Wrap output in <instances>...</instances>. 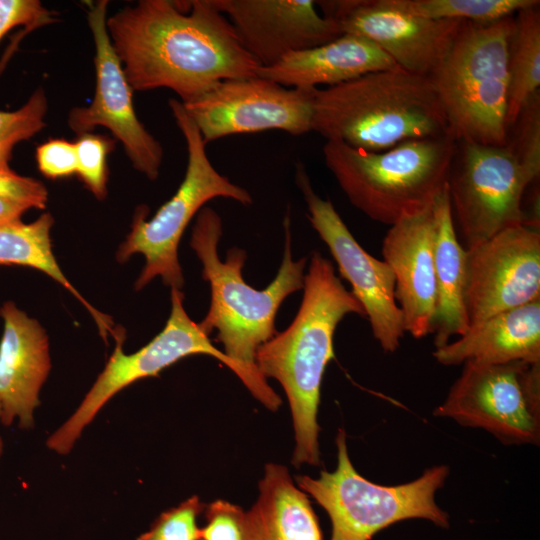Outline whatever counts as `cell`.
<instances>
[{"mask_svg":"<svg viewBox=\"0 0 540 540\" xmlns=\"http://www.w3.org/2000/svg\"><path fill=\"white\" fill-rule=\"evenodd\" d=\"M106 27L133 91L168 88L187 103L260 67L213 0H140Z\"/></svg>","mask_w":540,"mask_h":540,"instance_id":"6da1fadb","label":"cell"},{"mask_svg":"<svg viewBox=\"0 0 540 540\" xmlns=\"http://www.w3.org/2000/svg\"><path fill=\"white\" fill-rule=\"evenodd\" d=\"M365 312L336 275L333 264L314 252L305 274L303 298L292 323L256 351L255 363L264 378L277 380L291 409L295 448L292 463L320 464L317 421L321 383L334 358L333 339L348 314Z\"/></svg>","mask_w":540,"mask_h":540,"instance_id":"7a4b0ae2","label":"cell"},{"mask_svg":"<svg viewBox=\"0 0 540 540\" xmlns=\"http://www.w3.org/2000/svg\"><path fill=\"white\" fill-rule=\"evenodd\" d=\"M312 131L326 141L369 152L411 139L452 135L430 77L400 67L317 88Z\"/></svg>","mask_w":540,"mask_h":540,"instance_id":"3957f363","label":"cell"},{"mask_svg":"<svg viewBox=\"0 0 540 540\" xmlns=\"http://www.w3.org/2000/svg\"><path fill=\"white\" fill-rule=\"evenodd\" d=\"M283 227L282 263L263 290L243 279L242 268L247 258L243 249L231 248L224 261L219 258L217 249L223 229L221 217L214 209L204 206L192 227L190 246L200 259L202 277L211 288L210 307L199 326L208 336L217 330L216 340L222 343L224 354L254 375H261L255 363L256 351L277 333L275 318L282 302L304 286L307 261L292 258L289 211Z\"/></svg>","mask_w":540,"mask_h":540,"instance_id":"277c9868","label":"cell"},{"mask_svg":"<svg viewBox=\"0 0 540 540\" xmlns=\"http://www.w3.org/2000/svg\"><path fill=\"white\" fill-rule=\"evenodd\" d=\"M456 143L449 134L369 152L326 141L323 157L351 204L373 221L391 226L429 205L445 186Z\"/></svg>","mask_w":540,"mask_h":540,"instance_id":"5b68a950","label":"cell"},{"mask_svg":"<svg viewBox=\"0 0 540 540\" xmlns=\"http://www.w3.org/2000/svg\"><path fill=\"white\" fill-rule=\"evenodd\" d=\"M514 15L486 24L463 21L448 54L429 76L456 141L506 144Z\"/></svg>","mask_w":540,"mask_h":540,"instance_id":"8992f818","label":"cell"},{"mask_svg":"<svg viewBox=\"0 0 540 540\" xmlns=\"http://www.w3.org/2000/svg\"><path fill=\"white\" fill-rule=\"evenodd\" d=\"M169 107L187 147V167L176 193L147 220L148 208L140 205L133 216L131 230L119 246L116 259L128 261L134 254H142L145 265L135 282L141 290L155 277L164 285L181 290L184 285L178 259V246L190 221L204 205L214 198H228L250 205L251 194L231 182L212 165L199 130L187 114L182 102L169 100Z\"/></svg>","mask_w":540,"mask_h":540,"instance_id":"52a82bcc","label":"cell"},{"mask_svg":"<svg viewBox=\"0 0 540 540\" xmlns=\"http://www.w3.org/2000/svg\"><path fill=\"white\" fill-rule=\"evenodd\" d=\"M183 301V292L171 289V312L164 328L132 354L123 351L124 332L122 328L116 329L113 353L76 411L48 438L49 449L68 454L84 428L120 390L139 379L157 376L163 369L195 354L209 355L226 365L267 409L276 411L280 407L282 400L266 378L248 372L217 349L199 323L188 316Z\"/></svg>","mask_w":540,"mask_h":540,"instance_id":"ba28073f","label":"cell"},{"mask_svg":"<svg viewBox=\"0 0 540 540\" xmlns=\"http://www.w3.org/2000/svg\"><path fill=\"white\" fill-rule=\"evenodd\" d=\"M337 467L323 470L318 478L298 476V487L329 515L330 540H370L391 524L407 519H426L449 527V515L435 501V494L449 475L446 465L425 470L417 479L395 486L375 484L356 469L348 455L346 433L336 437Z\"/></svg>","mask_w":540,"mask_h":540,"instance_id":"9c48e42d","label":"cell"},{"mask_svg":"<svg viewBox=\"0 0 540 540\" xmlns=\"http://www.w3.org/2000/svg\"><path fill=\"white\" fill-rule=\"evenodd\" d=\"M538 177L506 144L457 141L447 186L466 249L507 228L527 225L522 199Z\"/></svg>","mask_w":540,"mask_h":540,"instance_id":"30bf717a","label":"cell"},{"mask_svg":"<svg viewBox=\"0 0 540 540\" xmlns=\"http://www.w3.org/2000/svg\"><path fill=\"white\" fill-rule=\"evenodd\" d=\"M434 415L482 428L505 444H539L540 362L465 363Z\"/></svg>","mask_w":540,"mask_h":540,"instance_id":"8fae6325","label":"cell"},{"mask_svg":"<svg viewBox=\"0 0 540 540\" xmlns=\"http://www.w3.org/2000/svg\"><path fill=\"white\" fill-rule=\"evenodd\" d=\"M315 90L287 88L255 75L221 81L182 104L206 145L229 135L268 130L299 136L312 131Z\"/></svg>","mask_w":540,"mask_h":540,"instance_id":"7c38bea8","label":"cell"},{"mask_svg":"<svg viewBox=\"0 0 540 540\" xmlns=\"http://www.w3.org/2000/svg\"><path fill=\"white\" fill-rule=\"evenodd\" d=\"M295 182L306 202L312 227L327 245L340 276L350 283V292L361 304L374 338L385 352H395L405 330L390 266L356 241L332 202L314 191L302 163L296 165Z\"/></svg>","mask_w":540,"mask_h":540,"instance_id":"4fadbf2b","label":"cell"},{"mask_svg":"<svg viewBox=\"0 0 540 540\" xmlns=\"http://www.w3.org/2000/svg\"><path fill=\"white\" fill-rule=\"evenodd\" d=\"M107 7V0L88 4L87 19L96 50L95 95L90 105L69 112L68 126L78 136L97 126L107 128L121 142L133 167L154 181L159 176L163 148L136 115L133 89L107 32Z\"/></svg>","mask_w":540,"mask_h":540,"instance_id":"5bb4252c","label":"cell"},{"mask_svg":"<svg viewBox=\"0 0 540 540\" xmlns=\"http://www.w3.org/2000/svg\"><path fill=\"white\" fill-rule=\"evenodd\" d=\"M540 299V229L507 228L466 249L469 328L499 312Z\"/></svg>","mask_w":540,"mask_h":540,"instance_id":"9a60e30c","label":"cell"},{"mask_svg":"<svg viewBox=\"0 0 540 540\" xmlns=\"http://www.w3.org/2000/svg\"><path fill=\"white\" fill-rule=\"evenodd\" d=\"M342 33L377 45L403 70L431 76L448 54L462 20H434L405 13L390 0L316 1Z\"/></svg>","mask_w":540,"mask_h":540,"instance_id":"2e32d148","label":"cell"},{"mask_svg":"<svg viewBox=\"0 0 540 540\" xmlns=\"http://www.w3.org/2000/svg\"><path fill=\"white\" fill-rule=\"evenodd\" d=\"M260 67L328 43L343 33L313 0H213Z\"/></svg>","mask_w":540,"mask_h":540,"instance_id":"e0dca14e","label":"cell"},{"mask_svg":"<svg viewBox=\"0 0 540 540\" xmlns=\"http://www.w3.org/2000/svg\"><path fill=\"white\" fill-rule=\"evenodd\" d=\"M433 201L391 225L382 243L404 330L417 339L432 334L436 308Z\"/></svg>","mask_w":540,"mask_h":540,"instance_id":"ac0fdd59","label":"cell"},{"mask_svg":"<svg viewBox=\"0 0 540 540\" xmlns=\"http://www.w3.org/2000/svg\"><path fill=\"white\" fill-rule=\"evenodd\" d=\"M3 332L0 339L1 423L31 428L39 393L51 369L49 341L40 323L13 301L0 308Z\"/></svg>","mask_w":540,"mask_h":540,"instance_id":"d6986e66","label":"cell"},{"mask_svg":"<svg viewBox=\"0 0 540 540\" xmlns=\"http://www.w3.org/2000/svg\"><path fill=\"white\" fill-rule=\"evenodd\" d=\"M397 67L371 41L343 33L328 43L289 53L271 66L259 67L256 75L287 88L317 89L318 85L331 87L370 72Z\"/></svg>","mask_w":540,"mask_h":540,"instance_id":"ffe728a7","label":"cell"},{"mask_svg":"<svg viewBox=\"0 0 540 540\" xmlns=\"http://www.w3.org/2000/svg\"><path fill=\"white\" fill-rule=\"evenodd\" d=\"M433 356L445 366L540 362V299L488 317Z\"/></svg>","mask_w":540,"mask_h":540,"instance_id":"44dd1931","label":"cell"},{"mask_svg":"<svg viewBox=\"0 0 540 540\" xmlns=\"http://www.w3.org/2000/svg\"><path fill=\"white\" fill-rule=\"evenodd\" d=\"M433 208L436 308L432 334L434 346L439 348L469 329L465 307L466 249L456 235L447 183L435 196Z\"/></svg>","mask_w":540,"mask_h":540,"instance_id":"7402d4cb","label":"cell"},{"mask_svg":"<svg viewBox=\"0 0 540 540\" xmlns=\"http://www.w3.org/2000/svg\"><path fill=\"white\" fill-rule=\"evenodd\" d=\"M243 540H322L307 494L295 486L285 466H265L259 496L245 512Z\"/></svg>","mask_w":540,"mask_h":540,"instance_id":"603a6c76","label":"cell"},{"mask_svg":"<svg viewBox=\"0 0 540 540\" xmlns=\"http://www.w3.org/2000/svg\"><path fill=\"white\" fill-rule=\"evenodd\" d=\"M54 219L50 213L41 214L30 223L23 221L0 226V265H19L47 274L69 290L87 308L95 320L100 335L106 341L114 331L109 316L90 305L68 281L53 254L51 229Z\"/></svg>","mask_w":540,"mask_h":540,"instance_id":"cb8c5ba5","label":"cell"},{"mask_svg":"<svg viewBox=\"0 0 540 540\" xmlns=\"http://www.w3.org/2000/svg\"><path fill=\"white\" fill-rule=\"evenodd\" d=\"M540 1L517 11L508 52L506 128L540 87Z\"/></svg>","mask_w":540,"mask_h":540,"instance_id":"d4e9b609","label":"cell"},{"mask_svg":"<svg viewBox=\"0 0 540 540\" xmlns=\"http://www.w3.org/2000/svg\"><path fill=\"white\" fill-rule=\"evenodd\" d=\"M410 15L434 20L491 23L531 6L538 0H390Z\"/></svg>","mask_w":540,"mask_h":540,"instance_id":"484cf974","label":"cell"},{"mask_svg":"<svg viewBox=\"0 0 540 540\" xmlns=\"http://www.w3.org/2000/svg\"><path fill=\"white\" fill-rule=\"evenodd\" d=\"M47 98L36 89L27 102L14 111H0V161L9 162L14 147L45 127Z\"/></svg>","mask_w":540,"mask_h":540,"instance_id":"4316f807","label":"cell"},{"mask_svg":"<svg viewBox=\"0 0 540 540\" xmlns=\"http://www.w3.org/2000/svg\"><path fill=\"white\" fill-rule=\"evenodd\" d=\"M77 157L76 174L93 195L102 200L107 195V157L115 142L105 136L86 133L74 142Z\"/></svg>","mask_w":540,"mask_h":540,"instance_id":"83f0119b","label":"cell"},{"mask_svg":"<svg viewBox=\"0 0 540 540\" xmlns=\"http://www.w3.org/2000/svg\"><path fill=\"white\" fill-rule=\"evenodd\" d=\"M506 145L532 172L540 174V93H536L508 129Z\"/></svg>","mask_w":540,"mask_h":540,"instance_id":"f1b7e54d","label":"cell"},{"mask_svg":"<svg viewBox=\"0 0 540 540\" xmlns=\"http://www.w3.org/2000/svg\"><path fill=\"white\" fill-rule=\"evenodd\" d=\"M205 509L198 496H192L163 513L137 540H199L197 518Z\"/></svg>","mask_w":540,"mask_h":540,"instance_id":"f546056e","label":"cell"},{"mask_svg":"<svg viewBox=\"0 0 540 540\" xmlns=\"http://www.w3.org/2000/svg\"><path fill=\"white\" fill-rule=\"evenodd\" d=\"M206 525L200 529L199 540H243L245 512L225 500L205 506Z\"/></svg>","mask_w":540,"mask_h":540,"instance_id":"4dcf8cb0","label":"cell"},{"mask_svg":"<svg viewBox=\"0 0 540 540\" xmlns=\"http://www.w3.org/2000/svg\"><path fill=\"white\" fill-rule=\"evenodd\" d=\"M57 21L38 0H0V40L12 29L32 31Z\"/></svg>","mask_w":540,"mask_h":540,"instance_id":"1f68e13d","label":"cell"},{"mask_svg":"<svg viewBox=\"0 0 540 540\" xmlns=\"http://www.w3.org/2000/svg\"><path fill=\"white\" fill-rule=\"evenodd\" d=\"M36 161L41 173L50 179L76 174L75 143L62 138L49 139L37 147Z\"/></svg>","mask_w":540,"mask_h":540,"instance_id":"d6a6232c","label":"cell"},{"mask_svg":"<svg viewBox=\"0 0 540 540\" xmlns=\"http://www.w3.org/2000/svg\"><path fill=\"white\" fill-rule=\"evenodd\" d=\"M0 197L12 199L30 208L44 209L48 199L45 185L12 170L8 162L0 161Z\"/></svg>","mask_w":540,"mask_h":540,"instance_id":"836d02e7","label":"cell"},{"mask_svg":"<svg viewBox=\"0 0 540 540\" xmlns=\"http://www.w3.org/2000/svg\"><path fill=\"white\" fill-rule=\"evenodd\" d=\"M29 209L26 204L0 197V226L21 222L22 216Z\"/></svg>","mask_w":540,"mask_h":540,"instance_id":"e575fe53","label":"cell"},{"mask_svg":"<svg viewBox=\"0 0 540 540\" xmlns=\"http://www.w3.org/2000/svg\"><path fill=\"white\" fill-rule=\"evenodd\" d=\"M2 452H3V440L0 437V456H1Z\"/></svg>","mask_w":540,"mask_h":540,"instance_id":"d590c367","label":"cell"},{"mask_svg":"<svg viewBox=\"0 0 540 540\" xmlns=\"http://www.w3.org/2000/svg\"><path fill=\"white\" fill-rule=\"evenodd\" d=\"M0 419H1V405H0Z\"/></svg>","mask_w":540,"mask_h":540,"instance_id":"8d00e7d4","label":"cell"}]
</instances>
